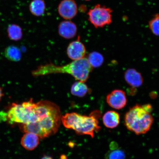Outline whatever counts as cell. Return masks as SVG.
<instances>
[{"instance_id": "6da1fadb", "label": "cell", "mask_w": 159, "mask_h": 159, "mask_svg": "<svg viewBox=\"0 0 159 159\" xmlns=\"http://www.w3.org/2000/svg\"><path fill=\"white\" fill-rule=\"evenodd\" d=\"M93 69L88 59L84 57L62 66H57L52 63L41 65L32 71V75L34 76L37 77L55 73H67L77 80L85 83Z\"/></svg>"}, {"instance_id": "7a4b0ae2", "label": "cell", "mask_w": 159, "mask_h": 159, "mask_svg": "<svg viewBox=\"0 0 159 159\" xmlns=\"http://www.w3.org/2000/svg\"><path fill=\"white\" fill-rule=\"evenodd\" d=\"M101 112L95 111L89 116H84L76 113H67L61 117L64 126L67 129L74 130L79 134H86L94 138V133L100 130L98 119Z\"/></svg>"}, {"instance_id": "3957f363", "label": "cell", "mask_w": 159, "mask_h": 159, "mask_svg": "<svg viewBox=\"0 0 159 159\" xmlns=\"http://www.w3.org/2000/svg\"><path fill=\"white\" fill-rule=\"evenodd\" d=\"M148 105H136L129 109L125 116L127 129L137 135L144 134L150 130L154 119Z\"/></svg>"}, {"instance_id": "277c9868", "label": "cell", "mask_w": 159, "mask_h": 159, "mask_svg": "<svg viewBox=\"0 0 159 159\" xmlns=\"http://www.w3.org/2000/svg\"><path fill=\"white\" fill-rule=\"evenodd\" d=\"M35 105L36 103L32 99L21 104L13 103L7 113V120L11 124H27L37 122Z\"/></svg>"}, {"instance_id": "5b68a950", "label": "cell", "mask_w": 159, "mask_h": 159, "mask_svg": "<svg viewBox=\"0 0 159 159\" xmlns=\"http://www.w3.org/2000/svg\"><path fill=\"white\" fill-rule=\"evenodd\" d=\"M112 12V10L110 8L97 4L89 10L87 15L89 21L96 28H98L111 24Z\"/></svg>"}, {"instance_id": "8992f818", "label": "cell", "mask_w": 159, "mask_h": 159, "mask_svg": "<svg viewBox=\"0 0 159 159\" xmlns=\"http://www.w3.org/2000/svg\"><path fill=\"white\" fill-rule=\"evenodd\" d=\"M106 101L109 106L118 110L124 108L127 102L126 94L121 89H115L109 93L107 96Z\"/></svg>"}, {"instance_id": "52a82bcc", "label": "cell", "mask_w": 159, "mask_h": 159, "mask_svg": "<svg viewBox=\"0 0 159 159\" xmlns=\"http://www.w3.org/2000/svg\"><path fill=\"white\" fill-rule=\"evenodd\" d=\"M58 11L60 15L66 20L73 19L78 12L77 5L74 0H63L59 4Z\"/></svg>"}, {"instance_id": "ba28073f", "label": "cell", "mask_w": 159, "mask_h": 159, "mask_svg": "<svg viewBox=\"0 0 159 159\" xmlns=\"http://www.w3.org/2000/svg\"><path fill=\"white\" fill-rule=\"evenodd\" d=\"M86 53L84 45L80 41V37L76 41L72 42L68 46L67 54L70 58L73 61L84 58Z\"/></svg>"}, {"instance_id": "9c48e42d", "label": "cell", "mask_w": 159, "mask_h": 159, "mask_svg": "<svg viewBox=\"0 0 159 159\" xmlns=\"http://www.w3.org/2000/svg\"><path fill=\"white\" fill-rule=\"evenodd\" d=\"M59 34L64 38L69 39L76 35L77 27L75 23L70 21H64L60 24L58 27Z\"/></svg>"}, {"instance_id": "30bf717a", "label": "cell", "mask_w": 159, "mask_h": 159, "mask_svg": "<svg viewBox=\"0 0 159 159\" xmlns=\"http://www.w3.org/2000/svg\"><path fill=\"white\" fill-rule=\"evenodd\" d=\"M124 77L127 83L133 88L140 87L143 82L142 75L134 69H129L125 73Z\"/></svg>"}, {"instance_id": "8fae6325", "label": "cell", "mask_w": 159, "mask_h": 159, "mask_svg": "<svg viewBox=\"0 0 159 159\" xmlns=\"http://www.w3.org/2000/svg\"><path fill=\"white\" fill-rule=\"evenodd\" d=\"M19 126L23 132L33 133L37 135L39 138L42 139L48 137L38 121L27 124H20Z\"/></svg>"}, {"instance_id": "7c38bea8", "label": "cell", "mask_w": 159, "mask_h": 159, "mask_svg": "<svg viewBox=\"0 0 159 159\" xmlns=\"http://www.w3.org/2000/svg\"><path fill=\"white\" fill-rule=\"evenodd\" d=\"M21 144L26 150H33L39 144V137L33 133H25L21 138Z\"/></svg>"}, {"instance_id": "4fadbf2b", "label": "cell", "mask_w": 159, "mask_h": 159, "mask_svg": "<svg viewBox=\"0 0 159 159\" xmlns=\"http://www.w3.org/2000/svg\"><path fill=\"white\" fill-rule=\"evenodd\" d=\"M103 122L107 128H116L120 123V116L118 113L114 111H109L105 113L103 116Z\"/></svg>"}, {"instance_id": "5bb4252c", "label": "cell", "mask_w": 159, "mask_h": 159, "mask_svg": "<svg viewBox=\"0 0 159 159\" xmlns=\"http://www.w3.org/2000/svg\"><path fill=\"white\" fill-rule=\"evenodd\" d=\"M45 9V2L43 0H33L30 5V10L32 14L40 16L43 14Z\"/></svg>"}, {"instance_id": "9a60e30c", "label": "cell", "mask_w": 159, "mask_h": 159, "mask_svg": "<svg viewBox=\"0 0 159 159\" xmlns=\"http://www.w3.org/2000/svg\"><path fill=\"white\" fill-rule=\"evenodd\" d=\"M89 89L84 83L80 81L75 82L71 87V94L79 97H83L88 92Z\"/></svg>"}, {"instance_id": "2e32d148", "label": "cell", "mask_w": 159, "mask_h": 159, "mask_svg": "<svg viewBox=\"0 0 159 159\" xmlns=\"http://www.w3.org/2000/svg\"><path fill=\"white\" fill-rule=\"evenodd\" d=\"M5 55L8 59L13 61H19L21 57L20 51L14 46L8 47L5 51Z\"/></svg>"}, {"instance_id": "e0dca14e", "label": "cell", "mask_w": 159, "mask_h": 159, "mask_svg": "<svg viewBox=\"0 0 159 159\" xmlns=\"http://www.w3.org/2000/svg\"><path fill=\"white\" fill-rule=\"evenodd\" d=\"M9 38L14 41H18L22 37V31L21 27L17 25H9L7 29Z\"/></svg>"}, {"instance_id": "ac0fdd59", "label": "cell", "mask_w": 159, "mask_h": 159, "mask_svg": "<svg viewBox=\"0 0 159 159\" xmlns=\"http://www.w3.org/2000/svg\"><path fill=\"white\" fill-rule=\"evenodd\" d=\"M88 60L93 68L100 67L102 65L104 61L103 56L97 52L91 53L89 55Z\"/></svg>"}, {"instance_id": "d6986e66", "label": "cell", "mask_w": 159, "mask_h": 159, "mask_svg": "<svg viewBox=\"0 0 159 159\" xmlns=\"http://www.w3.org/2000/svg\"><path fill=\"white\" fill-rule=\"evenodd\" d=\"M149 29L155 35L159 36V14H156L149 22Z\"/></svg>"}, {"instance_id": "ffe728a7", "label": "cell", "mask_w": 159, "mask_h": 159, "mask_svg": "<svg viewBox=\"0 0 159 159\" xmlns=\"http://www.w3.org/2000/svg\"><path fill=\"white\" fill-rule=\"evenodd\" d=\"M108 159H125L124 151L119 149L112 150L108 154Z\"/></svg>"}, {"instance_id": "44dd1931", "label": "cell", "mask_w": 159, "mask_h": 159, "mask_svg": "<svg viewBox=\"0 0 159 159\" xmlns=\"http://www.w3.org/2000/svg\"><path fill=\"white\" fill-rule=\"evenodd\" d=\"M3 95V94L2 90V89L0 87V101L1 100L2 97Z\"/></svg>"}, {"instance_id": "7402d4cb", "label": "cell", "mask_w": 159, "mask_h": 159, "mask_svg": "<svg viewBox=\"0 0 159 159\" xmlns=\"http://www.w3.org/2000/svg\"><path fill=\"white\" fill-rule=\"evenodd\" d=\"M41 159H53L51 157L48 156H45L43 157Z\"/></svg>"}, {"instance_id": "603a6c76", "label": "cell", "mask_w": 159, "mask_h": 159, "mask_svg": "<svg viewBox=\"0 0 159 159\" xmlns=\"http://www.w3.org/2000/svg\"><path fill=\"white\" fill-rule=\"evenodd\" d=\"M85 1H90V0H85Z\"/></svg>"}]
</instances>
